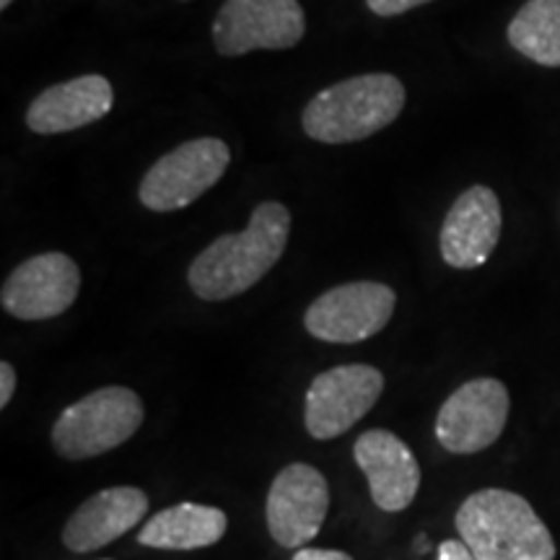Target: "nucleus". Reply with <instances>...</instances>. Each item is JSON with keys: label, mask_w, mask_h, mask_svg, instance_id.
Here are the masks:
<instances>
[{"label": "nucleus", "mask_w": 560, "mask_h": 560, "mask_svg": "<svg viewBox=\"0 0 560 560\" xmlns=\"http://www.w3.org/2000/svg\"><path fill=\"white\" fill-rule=\"evenodd\" d=\"M511 397L506 384L490 376L454 389L436 416V439L450 454H478L506 429Z\"/></svg>", "instance_id": "nucleus-9"}, {"label": "nucleus", "mask_w": 560, "mask_h": 560, "mask_svg": "<svg viewBox=\"0 0 560 560\" xmlns=\"http://www.w3.org/2000/svg\"><path fill=\"white\" fill-rule=\"evenodd\" d=\"M509 45L545 68H560V0H527L506 30Z\"/></svg>", "instance_id": "nucleus-17"}, {"label": "nucleus", "mask_w": 560, "mask_h": 560, "mask_svg": "<svg viewBox=\"0 0 560 560\" xmlns=\"http://www.w3.org/2000/svg\"><path fill=\"white\" fill-rule=\"evenodd\" d=\"M501 229L503 210L499 195L486 185H472L454 200L441 223V260L454 270L480 268L499 247Z\"/></svg>", "instance_id": "nucleus-12"}, {"label": "nucleus", "mask_w": 560, "mask_h": 560, "mask_svg": "<svg viewBox=\"0 0 560 560\" xmlns=\"http://www.w3.org/2000/svg\"><path fill=\"white\" fill-rule=\"evenodd\" d=\"M149 495L136 486L104 488L89 495L79 509L70 514L62 529V545L70 552H94L104 545L120 540L149 514Z\"/></svg>", "instance_id": "nucleus-14"}, {"label": "nucleus", "mask_w": 560, "mask_h": 560, "mask_svg": "<svg viewBox=\"0 0 560 560\" xmlns=\"http://www.w3.org/2000/svg\"><path fill=\"white\" fill-rule=\"evenodd\" d=\"M353 457L366 475L371 501L382 511L397 514L416 501L420 465L400 436L384 429H371L355 439Z\"/></svg>", "instance_id": "nucleus-13"}, {"label": "nucleus", "mask_w": 560, "mask_h": 560, "mask_svg": "<svg viewBox=\"0 0 560 560\" xmlns=\"http://www.w3.org/2000/svg\"><path fill=\"white\" fill-rule=\"evenodd\" d=\"M436 560H478L472 556V550L467 548L462 540H444L439 545V558Z\"/></svg>", "instance_id": "nucleus-20"}, {"label": "nucleus", "mask_w": 560, "mask_h": 560, "mask_svg": "<svg viewBox=\"0 0 560 560\" xmlns=\"http://www.w3.org/2000/svg\"><path fill=\"white\" fill-rule=\"evenodd\" d=\"M306 34L299 0H226L213 19V45L223 58L255 50H291Z\"/></svg>", "instance_id": "nucleus-6"}, {"label": "nucleus", "mask_w": 560, "mask_h": 560, "mask_svg": "<svg viewBox=\"0 0 560 560\" xmlns=\"http://www.w3.org/2000/svg\"><path fill=\"white\" fill-rule=\"evenodd\" d=\"M145 408L138 392L102 387L68 405L55 420L50 441L66 459L102 457L132 439L143 425Z\"/></svg>", "instance_id": "nucleus-4"}, {"label": "nucleus", "mask_w": 560, "mask_h": 560, "mask_svg": "<svg viewBox=\"0 0 560 560\" xmlns=\"http://www.w3.org/2000/svg\"><path fill=\"white\" fill-rule=\"evenodd\" d=\"M425 3H431V0H366L369 11L376 13V16H382V19L400 16V13H408Z\"/></svg>", "instance_id": "nucleus-18"}, {"label": "nucleus", "mask_w": 560, "mask_h": 560, "mask_svg": "<svg viewBox=\"0 0 560 560\" xmlns=\"http://www.w3.org/2000/svg\"><path fill=\"white\" fill-rule=\"evenodd\" d=\"M115 107V89L104 75L89 73L45 89L26 109V125L37 136H60L100 122Z\"/></svg>", "instance_id": "nucleus-15"}, {"label": "nucleus", "mask_w": 560, "mask_h": 560, "mask_svg": "<svg viewBox=\"0 0 560 560\" xmlns=\"http://www.w3.org/2000/svg\"><path fill=\"white\" fill-rule=\"evenodd\" d=\"M454 524L478 560H556L550 529L532 503L511 490L486 488L467 495Z\"/></svg>", "instance_id": "nucleus-2"}, {"label": "nucleus", "mask_w": 560, "mask_h": 560, "mask_svg": "<svg viewBox=\"0 0 560 560\" xmlns=\"http://www.w3.org/2000/svg\"><path fill=\"white\" fill-rule=\"evenodd\" d=\"M384 395V374L369 363H346L317 374L304 397V425L319 441L353 429Z\"/></svg>", "instance_id": "nucleus-7"}, {"label": "nucleus", "mask_w": 560, "mask_h": 560, "mask_svg": "<svg viewBox=\"0 0 560 560\" xmlns=\"http://www.w3.org/2000/svg\"><path fill=\"white\" fill-rule=\"evenodd\" d=\"M291 560H353L348 552L330 548H299Z\"/></svg>", "instance_id": "nucleus-21"}, {"label": "nucleus", "mask_w": 560, "mask_h": 560, "mask_svg": "<svg viewBox=\"0 0 560 560\" xmlns=\"http://www.w3.org/2000/svg\"><path fill=\"white\" fill-rule=\"evenodd\" d=\"M408 91L392 73H363L322 89L304 107L301 128L317 143L342 145L376 136L402 115Z\"/></svg>", "instance_id": "nucleus-3"}, {"label": "nucleus", "mask_w": 560, "mask_h": 560, "mask_svg": "<svg viewBox=\"0 0 560 560\" xmlns=\"http://www.w3.org/2000/svg\"><path fill=\"white\" fill-rule=\"evenodd\" d=\"M291 236V213L283 202L255 206L247 229L223 234L195 257L187 283L202 301H226L247 293L283 257Z\"/></svg>", "instance_id": "nucleus-1"}, {"label": "nucleus", "mask_w": 560, "mask_h": 560, "mask_svg": "<svg viewBox=\"0 0 560 560\" xmlns=\"http://www.w3.org/2000/svg\"><path fill=\"white\" fill-rule=\"evenodd\" d=\"M104 560H112V558H104Z\"/></svg>", "instance_id": "nucleus-23"}, {"label": "nucleus", "mask_w": 560, "mask_h": 560, "mask_svg": "<svg viewBox=\"0 0 560 560\" xmlns=\"http://www.w3.org/2000/svg\"><path fill=\"white\" fill-rule=\"evenodd\" d=\"M229 164L231 151L221 138L187 140L143 174L138 198L153 213L182 210L219 185Z\"/></svg>", "instance_id": "nucleus-5"}, {"label": "nucleus", "mask_w": 560, "mask_h": 560, "mask_svg": "<svg viewBox=\"0 0 560 560\" xmlns=\"http://www.w3.org/2000/svg\"><path fill=\"white\" fill-rule=\"evenodd\" d=\"M11 3H13V0H0V9H3V11H5V9H9V5H11Z\"/></svg>", "instance_id": "nucleus-22"}, {"label": "nucleus", "mask_w": 560, "mask_h": 560, "mask_svg": "<svg viewBox=\"0 0 560 560\" xmlns=\"http://www.w3.org/2000/svg\"><path fill=\"white\" fill-rule=\"evenodd\" d=\"M81 270L66 252H42L11 270L0 291V304L11 317L42 322L60 317L75 304Z\"/></svg>", "instance_id": "nucleus-11"}, {"label": "nucleus", "mask_w": 560, "mask_h": 560, "mask_svg": "<svg viewBox=\"0 0 560 560\" xmlns=\"http://www.w3.org/2000/svg\"><path fill=\"white\" fill-rule=\"evenodd\" d=\"M330 509V486L317 467L291 462L276 475L265 503L270 537L280 548H306L319 535Z\"/></svg>", "instance_id": "nucleus-10"}, {"label": "nucleus", "mask_w": 560, "mask_h": 560, "mask_svg": "<svg viewBox=\"0 0 560 560\" xmlns=\"http://www.w3.org/2000/svg\"><path fill=\"white\" fill-rule=\"evenodd\" d=\"M13 392H16V371L9 361H0V408H9Z\"/></svg>", "instance_id": "nucleus-19"}, {"label": "nucleus", "mask_w": 560, "mask_h": 560, "mask_svg": "<svg viewBox=\"0 0 560 560\" xmlns=\"http://www.w3.org/2000/svg\"><path fill=\"white\" fill-rule=\"evenodd\" d=\"M229 516L219 506L206 503H174L143 522L136 540L153 550H200L226 535Z\"/></svg>", "instance_id": "nucleus-16"}, {"label": "nucleus", "mask_w": 560, "mask_h": 560, "mask_svg": "<svg viewBox=\"0 0 560 560\" xmlns=\"http://www.w3.org/2000/svg\"><path fill=\"white\" fill-rule=\"evenodd\" d=\"M397 306V293L376 280H353L325 291L304 314V327L312 338L338 346H353L374 338L389 325Z\"/></svg>", "instance_id": "nucleus-8"}]
</instances>
